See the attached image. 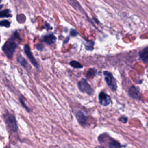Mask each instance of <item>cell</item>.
I'll return each instance as SVG.
<instances>
[{"mask_svg":"<svg viewBox=\"0 0 148 148\" xmlns=\"http://www.w3.org/2000/svg\"><path fill=\"white\" fill-rule=\"evenodd\" d=\"M16 48V44L14 40L10 39H9L3 46L2 49L5 54L9 58L12 57L15 49Z\"/></svg>","mask_w":148,"mask_h":148,"instance_id":"obj_1","label":"cell"},{"mask_svg":"<svg viewBox=\"0 0 148 148\" xmlns=\"http://www.w3.org/2000/svg\"><path fill=\"white\" fill-rule=\"evenodd\" d=\"M4 119L10 131H12L13 132L17 131V126L16 121L14 116L12 114L10 113H6L4 115Z\"/></svg>","mask_w":148,"mask_h":148,"instance_id":"obj_2","label":"cell"},{"mask_svg":"<svg viewBox=\"0 0 148 148\" xmlns=\"http://www.w3.org/2000/svg\"><path fill=\"white\" fill-rule=\"evenodd\" d=\"M103 75L105 80L108 86L113 91H115L117 90V83L112 74L110 72L105 71L103 72Z\"/></svg>","mask_w":148,"mask_h":148,"instance_id":"obj_3","label":"cell"},{"mask_svg":"<svg viewBox=\"0 0 148 148\" xmlns=\"http://www.w3.org/2000/svg\"><path fill=\"white\" fill-rule=\"evenodd\" d=\"M78 87L82 92L86 93L88 95H91L93 92L90 85L88 83L87 81L85 79H82L78 82Z\"/></svg>","mask_w":148,"mask_h":148,"instance_id":"obj_4","label":"cell"},{"mask_svg":"<svg viewBox=\"0 0 148 148\" xmlns=\"http://www.w3.org/2000/svg\"><path fill=\"white\" fill-rule=\"evenodd\" d=\"M99 103L102 106H108L111 102L110 97L106 93L102 91L98 95Z\"/></svg>","mask_w":148,"mask_h":148,"instance_id":"obj_5","label":"cell"},{"mask_svg":"<svg viewBox=\"0 0 148 148\" xmlns=\"http://www.w3.org/2000/svg\"><path fill=\"white\" fill-rule=\"evenodd\" d=\"M75 116L76 117V119L78 121V122L81 124L82 125H84L87 123V119L84 115V114L80 110L76 109V112L75 113Z\"/></svg>","mask_w":148,"mask_h":148,"instance_id":"obj_6","label":"cell"},{"mask_svg":"<svg viewBox=\"0 0 148 148\" xmlns=\"http://www.w3.org/2000/svg\"><path fill=\"white\" fill-rule=\"evenodd\" d=\"M24 51H25V53L26 54V55L28 56V57L29 58V59L30 60L31 62L34 64V66H35L36 67H38V63L36 62V61L35 60V58L34 57L31 50H30V49H29V47L28 45H25L24 46Z\"/></svg>","mask_w":148,"mask_h":148,"instance_id":"obj_7","label":"cell"},{"mask_svg":"<svg viewBox=\"0 0 148 148\" xmlns=\"http://www.w3.org/2000/svg\"><path fill=\"white\" fill-rule=\"evenodd\" d=\"M139 56L145 64H148V46L145 47L140 51Z\"/></svg>","mask_w":148,"mask_h":148,"instance_id":"obj_8","label":"cell"},{"mask_svg":"<svg viewBox=\"0 0 148 148\" xmlns=\"http://www.w3.org/2000/svg\"><path fill=\"white\" fill-rule=\"evenodd\" d=\"M128 93L131 98L135 99H138L139 98V91L134 86H132L130 87L128 91Z\"/></svg>","mask_w":148,"mask_h":148,"instance_id":"obj_9","label":"cell"},{"mask_svg":"<svg viewBox=\"0 0 148 148\" xmlns=\"http://www.w3.org/2000/svg\"><path fill=\"white\" fill-rule=\"evenodd\" d=\"M108 139V146L110 148H121V146L119 142L110 138L109 136Z\"/></svg>","mask_w":148,"mask_h":148,"instance_id":"obj_10","label":"cell"},{"mask_svg":"<svg viewBox=\"0 0 148 148\" xmlns=\"http://www.w3.org/2000/svg\"><path fill=\"white\" fill-rule=\"evenodd\" d=\"M56 40V38L55 36L53 34H50V35H46L44 37V41L49 45L53 44V43L55 42Z\"/></svg>","mask_w":148,"mask_h":148,"instance_id":"obj_11","label":"cell"},{"mask_svg":"<svg viewBox=\"0 0 148 148\" xmlns=\"http://www.w3.org/2000/svg\"><path fill=\"white\" fill-rule=\"evenodd\" d=\"M10 16L11 14L9 9H5L0 12V17H8Z\"/></svg>","mask_w":148,"mask_h":148,"instance_id":"obj_12","label":"cell"},{"mask_svg":"<svg viewBox=\"0 0 148 148\" xmlns=\"http://www.w3.org/2000/svg\"><path fill=\"white\" fill-rule=\"evenodd\" d=\"M70 65L75 68H81L83 67L82 65L76 61H72L70 62Z\"/></svg>","mask_w":148,"mask_h":148,"instance_id":"obj_13","label":"cell"},{"mask_svg":"<svg viewBox=\"0 0 148 148\" xmlns=\"http://www.w3.org/2000/svg\"><path fill=\"white\" fill-rule=\"evenodd\" d=\"M0 25L5 27L6 28H8L10 26V23L8 20H3V21H0Z\"/></svg>","mask_w":148,"mask_h":148,"instance_id":"obj_14","label":"cell"},{"mask_svg":"<svg viewBox=\"0 0 148 148\" xmlns=\"http://www.w3.org/2000/svg\"><path fill=\"white\" fill-rule=\"evenodd\" d=\"M127 120H128V119L127 117H120L119 119V120L120 121H121V122H122L123 123H125L127 121Z\"/></svg>","mask_w":148,"mask_h":148,"instance_id":"obj_15","label":"cell"},{"mask_svg":"<svg viewBox=\"0 0 148 148\" xmlns=\"http://www.w3.org/2000/svg\"><path fill=\"white\" fill-rule=\"evenodd\" d=\"M19 61H20V62L21 64V65H23V66H25V65L27 64V62H26V61L24 59V58H21V61H20L19 60Z\"/></svg>","mask_w":148,"mask_h":148,"instance_id":"obj_16","label":"cell"},{"mask_svg":"<svg viewBox=\"0 0 148 148\" xmlns=\"http://www.w3.org/2000/svg\"><path fill=\"white\" fill-rule=\"evenodd\" d=\"M95 148H106V147H105L103 146H97Z\"/></svg>","mask_w":148,"mask_h":148,"instance_id":"obj_17","label":"cell"},{"mask_svg":"<svg viewBox=\"0 0 148 148\" xmlns=\"http://www.w3.org/2000/svg\"><path fill=\"white\" fill-rule=\"evenodd\" d=\"M146 125H147V127H148V121H147V124H146Z\"/></svg>","mask_w":148,"mask_h":148,"instance_id":"obj_18","label":"cell"}]
</instances>
